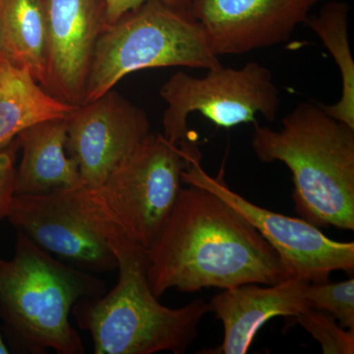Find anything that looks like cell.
Returning <instances> with one entry per match:
<instances>
[{"label":"cell","instance_id":"cell-21","mask_svg":"<svg viewBox=\"0 0 354 354\" xmlns=\"http://www.w3.org/2000/svg\"><path fill=\"white\" fill-rule=\"evenodd\" d=\"M151 1L162 2L167 6L190 12L194 0H104L108 27L118 22L125 14Z\"/></svg>","mask_w":354,"mask_h":354},{"label":"cell","instance_id":"cell-18","mask_svg":"<svg viewBox=\"0 0 354 354\" xmlns=\"http://www.w3.org/2000/svg\"><path fill=\"white\" fill-rule=\"evenodd\" d=\"M305 298L310 308L327 312L342 327L354 330V279L341 283H309Z\"/></svg>","mask_w":354,"mask_h":354},{"label":"cell","instance_id":"cell-13","mask_svg":"<svg viewBox=\"0 0 354 354\" xmlns=\"http://www.w3.org/2000/svg\"><path fill=\"white\" fill-rule=\"evenodd\" d=\"M309 283L290 278L276 285L247 283L223 290L209 302L211 312L223 326L221 346L202 353H248L256 335L274 317H297L309 309L305 288Z\"/></svg>","mask_w":354,"mask_h":354},{"label":"cell","instance_id":"cell-17","mask_svg":"<svg viewBox=\"0 0 354 354\" xmlns=\"http://www.w3.org/2000/svg\"><path fill=\"white\" fill-rule=\"evenodd\" d=\"M348 2L330 0L316 15L306 21L337 65L342 79V94L334 104H321L326 113L354 128V62L348 41Z\"/></svg>","mask_w":354,"mask_h":354},{"label":"cell","instance_id":"cell-7","mask_svg":"<svg viewBox=\"0 0 354 354\" xmlns=\"http://www.w3.org/2000/svg\"><path fill=\"white\" fill-rule=\"evenodd\" d=\"M186 142L150 134L94 190L97 201L133 241L148 250L176 205L187 165Z\"/></svg>","mask_w":354,"mask_h":354},{"label":"cell","instance_id":"cell-8","mask_svg":"<svg viewBox=\"0 0 354 354\" xmlns=\"http://www.w3.org/2000/svg\"><path fill=\"white\" fill-rule=\"evenodd\" d=\"M7 220L37 245L94 272L118 269L108 239V215L85 185L37 195H15Z\"/></svg>","mask_w":354,"mask_h":354},{"label":"cell","instance_id":"cell-3","mask_svg":"<svg viewBox=\"0 0 354 354\" xmlns=\"http://www.w3.org/2000/svg\"><path fill=\"white\" fill-rule=\"evenodd\" d=\"M261 162H281L292 174L295 211L317 227L354 230V128L314 102L298 104L274 131L254 123Z\"/></svg>","mask_w":354,"mask_h":354},{"label":"cell","instance_id":"cell-22","mask_svg":"<svg viewBox=\"0 0 354 354\" xmlns=\"http://www.w3.org/2000/svg\"><path fill=\"white\" fill-rule=\"evenodd\" d=\"M7 59L4 55L3 41H2L1 22H0V67L6 64Z\"/></svg>","mask_w":354,"mask_h":354},{"label":"cell","instance_id":"cell-1","mask_svg":"<svg viewBox=\"0 0 354 354\" xmlns=\"http://www.w3.org/2000/svg\"><path fill=\"white\" fill-rule=\"evenodd\" d=\"M147 252L151 290L196 292L290 279L278 254L236 209L214 193L188 185Z\"/></svg>","mask_w":354,"mask_h":354},{"label":"cell","instance_id":"cell-14","mask_svg":"<svg viewBox=\"0 0 354 354\" xmlns=\"http://www.w3.org/2000/svg\"><path fill=\"white\" fill-rule=\"evenodd\" d=\"M67 118L41 121L17 137L21 160L16 167L15 195L46 194L82 185L78 165L67 152Z\"/></svg>","mask_w":354,"mask_h":354},{"label":"cell","instance_id":"cell-11","mask_svg":"<svg viewBox=\"0 0 354 354\" xmlns=\"http://www.w3.org/2000/svg\"><path fill=\"white\" fill-rule=\"evenodd\" d=\"M323 0H194L190 13L216 55H242L290 39Z\"/></svg>","mask_w":354,"mask_h":354},{"label":"cell","instance_id":"cell-9","mask_svg":"<svg viewBox=\"0 0 354 354\" xmlns=\"http://www.w3.org/2000/svg\"><path fill=\"white\" fill-rule=\"evenodd\" d=\"M187 146L183 183L214 193L241 213L276 251L290 278L321 283L329 281L333 272H353L354 242L333 241L304 218L274 213L248 201L228 187L223 171L216 177L207 174L199 149L192 143Z\"/></svg>","mask_w":354,"mask_h":354},{"label":"cell","instance_id":"cell-2","mask_svg":"<svg viewBox=\"0 0 354 354\" xmlns=\"http://www.w3.org/2000/svg\"><path fill=\"white\" fill-rule=\"evenodd\" d=\"M108 239L118 260V283L100 297L79 300L71 313L79 327L90 333L94 353H185L202 319L211 312L209 302L197 298L180 308L160 304L149 283L145 249L109 214Z\"/></svg>","mask_w":354,"mask_h":354},{"label":"cell","instance_id":"cell-16","mask_svg":"<svg viewBox=\"0 0 354 354\" xmlns=\"http://www.w3.org/2000/svg\"><path fill=\"white\" fill-rule=\"evenodd\" d=\"M0 22L7 62L48 91V0H0Z\"/></svg>","mask_w":354,"mask_h":354},{"label":"cell","instance_id":"cell-15","mask_svg":"<svg viewBox=\"0 0 354 354\" xmlns=\"http://www.w3.org/2000/svg\"><path fill=\"white\" fill-rule=\"evenodd\" d=\"M78 106L53 97L27 69L6 62L0 67V151L32 125L68 118Z\"/></svg>","mask_w":354,"mask_h":354},{"label":"cell","instance_id":"cell-19","mask_svg":"<svg viewBox=\"0 0 354 354\" xmlns=\"http://www.w3.org/2000/svg\"><path fill=\"white\" fill-rule=\"evenodd\" d=\"M295 318L320 344L323 353H354V330L337 325L334 317L327 312L309 308Z\"/></svg>","mask_w":354,"mask_h":354},{"label":"cell","instance_id":"cell-10","mask_svg":"<svg viewBox=\"0 0 354 354\" xmlns=\"http://www.w3.org/2000/svg\"><path fill=\"white\" fill-rule=\"evenodd\" d=\"M67 127V152L88 188L102 186L151 133L145 111L113 88L80 104Z\"/></svg>","mask_w":354,"mask_h":354},{"label":"cell","instance_id":"cell-4","mask_svg":"<svg viewBox=\"0 0 354 354\" xmlns=\"http://www.w3.org/2000/svg\"><path fill=\"white\" fill-rule=\"evenodd\" d=\"M104 292L101 279L59 262L18 230L12 259L0 258V318L16 353H84L70 314L79 300Z\"/></svg>","mask_w":354,"mask_h":354},{"label":"cell","instance_id":"cell-5","mask_svg":"<svg viewBox=\"0 0 354 354\" xmlns=\"http://www.w3.org/2000/svg\"><path fill=\"white\" fill-rule=\"evenodd\" d=\"M221 65L202 26L190 12L162 2H147L100 37L83 104L99 99L140 70L176 66L211 70Z\"/></svg>","mask_w":354,"mask_h":354},{"label":"cell","instance_id":"cell-20","mask_svg":"<svg viewBox=\"0 0 354 354\" xmlns=\"http://www.w3.org/2000/svg\"><path fill=\"white\" fill-rule=\"evenodd\" d=\"M19 150L16 138L0 151V221L7 218L16 194V160Z\"/></svg>","mask_w":354,"mask_h":354},{"label":"cell","instance_id":"cell-23","mask_svg":"<svg viewBox=\"0 0 354 354\" xmlns=\"http://www.w3.org/2000/svg\"><path fill=\"white\" fill-rule=\"evenodd\" d=\"M10 353V348L7 346L3 337H2L1 332H0V354H7Z\"/></svg>","mask_w":354,"mask_h":354},{"label":"cell","instance_id":"cell-12","mask_svg":"<svg viewBox=\"0 0 354 354\" xmlns=\"http://www.w3.org/2000/svg\"><path fill=\"white\" fill-rule=\"evenodd\" d=\"M48 92L80 106L95 46L108 28L104 0H48Z\"/></svg>","mask_w":354,"mask_h":354},{"label":"cell","instance_id":"cell-6","mask_svg":"<svg viewBox=\"0 0 354 354\" xmlns=\"http://www.w3.org/2000/svg\"><path fill=\"white\" fill-rule=\"evenodd\" d=\"M160 95L167 104L162 127L172 144L188 141V118L202 114L218 127L256 123L258 114L274 121L281 97L272 72L259 62L241 68L221 65L204 77L177 72L162 86Z\"/></svg>","mask_w":354,"mask_h":354}]
</instances>
